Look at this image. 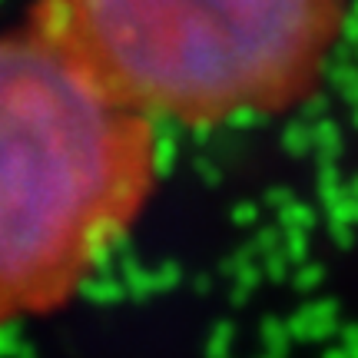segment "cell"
<instances>
[{
	"label": "cell",
	"instance_id": "7a4b0ae2",
	"mask_svg": "<svg viewBox=\"0 0 358 358\" xmlns=\"http://www.w3.org/2000/svg\"><path fill=\"white\" fill-rule=\"evenodd\" d=\"M345 0H30L27 27L163 129L289 113L319 87Z\"/></svg>",
	"mask_w": 358,
	"mask_h": 358
},
{
	"label": "cell",
	"instance_id": "6da1fadb",
	"mask_svg": "<svg viewBox=\"0 0 358 358\" xmlns=\"http://www.w3.org/2000/svg\"><path fill=\"white\" fill-rule=\"evenodd\" d=\"M163 136L27 24L0 30V329L66 306L133 232Z\"/></svg>",
	"mask_w": 358,
	"mask_h": 358
}]
</instances>
